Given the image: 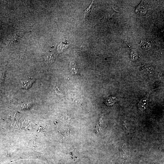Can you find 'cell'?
I'll return each mask as SVG.
<instances>
[{
	"label": "cell",
	"instance_id": "3957f363",
	"mask_svg": "<svg viewBox=\"0 0 164 164\" xmlns=\"http://www.w3.org/2000/svg\"><path fill=\"white\" fill-rule=\"evenodd\" d=\"M70 68L72 73L75 75L78 74L79 69L75 63L71 62L70 64Z\"/></svg>",
	"mask_w": 164,
	"mask_h": 164
},
{
	"label": "cell",
	"instance_id": "52a82bcc",
	"mask_svg": "<svg viewBox=\"0 0 164 164\" xmlns=\"http://www.w3.org/2000/svg\"><path fill=\"white\" fill-rule=\"evenodd\" d=\"M102 122H103V120H102V119H100L99 124L96 126V130L98 132H100V127L102 124Z\"/></svg>",
	"mask_w": 164,
	"mask_h": 164
},
{
	"label": "cell",
	"instance_id": "8992f818",
	"mask_svg": "<svg viewBox=\"0 0 164 164\" xmlns=\"http://www.w3.org/2000/svg\"><path fill=\"white\" fill-rule=\"evenodd\" d=\"M93 2H91V4H90V6L88 7L87 8V9H86L84 11V18H85V16H86V15L88 13H89V12H90V10H91V6H92Z\"/></svg>",
	"mask_w": 164,
	"mask_h": 164
},
{
	"label": "cell",
	"instance_id": "5b68a950",
	"mask_svg": "<svg viewBox=\"0 0 164 164\" xmlns=\"http://www.w3.org/2000/svg\"><path fill=\"white\" fill-rule=\"evenodd\" d=\"M137 12L139 14H144L146 12V10L142 4H140L137 9Z\"/></svg>",
	"mask_w": 164,
	"mask_h": 164
},
{
	"label": "cell",
	"instance_id": "ba28073f",
	"mask_svg": "<svg viewBox=\"0 0 164 164\" xmlns=\"http://www.w3.org/2000/svg\"><path fill=\"white\" fill-rule=\"evenodd\" d=\"M131 59L133 61H134L137 58V54L135 53H132L131 55Z\"/></svg>",
	"mask_w": 164,
	"mask_h": 164
},
{
	"label": "cell",
	"instance_id": "277c9868",
	"mask_svg": "<svg viewBox=\"0 0 164 164\" xmlns=\"http://www.w3.org/2000/svg\"><path fill=\"white\" fill-rule=\"evenodd\" d=\"M116 99L115 97H111L106 100V104L107 106L112 105L116 101Z\"/></svg>",
	"mask_w": 164,
	"mask_h": 164
},
{
	"label": "cell",
	"instance_id": "6da1fadb",
	"mask_svg": "<svg viewBox=\"0 0 164 164\" xmlns=\"http://www.w3.org/2000/svg\"><path fill=\"white\" fill-rule=\"evenodd\" d=\"M148 98L147 97L142 99L138 104V107L141 111H144L146 109L148 105Z\"/></svg>",
	"mask_w": 164,
	"mask_h": 164
},
{
	"label": "cell",
	"instance_id": "7a4b0ae2",
	"mask_svg": "<svg viewBox=\"0 0 164 164\" xmlns=\"http://www.w3.org/2000/svg\"><path fill=\"white\" fill-rule=\"evenodd\" d=\"M33 81V79L29 78L23 81L22 85V87L24 89H27L31 86Z\"/></svg>",
	"mask_w": 164,
	"mask_h": 164
}]
</instances>
